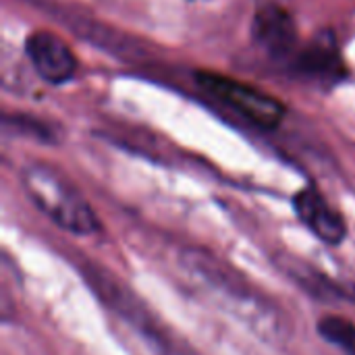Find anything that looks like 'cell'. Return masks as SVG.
Segmentation results:
<instances>
[{
  "label": "cell",
  "instance_id": "6da1fadb",
  "mask_svg": "<svg viewBox=\"0 0 355 355\" xmlns=\"http://www.w3.org/2000/svg\"><path fill=\"white\" fill-rule=\"evenodd\" d=\"M181 262L198 281V285H202L204 291H208L214 302L220 304V308L252 327L254 333L268 341L287 337L285 314L264 295L252 289V285L237 270H231L218 258L200 250L185 252Z\"/></svg>",
  "mask_w": 355,
  "mask_h": 355
},
{
  "label": "cell",
  "instance_id": "7a4b0ae2",
  "mask_svg": "<svg viewBox=\"0 0 355 355\" xmlns=\"http://www.w3.org/2000/svg\"><path fill=\"white\" fill-rule=\"evenodd\" d=\"M21 183L27 198L56 227L73 235H92L100 229L98 216L87 200L54 166L29 162L21 171Z\"/></svg>",
  "mask_w": 355,
  "mask_h": 355
},
{
  "label": "cell",
  "instance_id": "3957f363",
  "mask_svg": "<svg viewBox=\"0 0 355 355\" xmlns=\"http://www.w3.org/2000/svg\"><path fill=\"white\" fill-rule=\"evenodd\" d=\"M198 83L212 100L254 127L275 129L285 116V108L277 98L239 79L220 73H198Z\"/></svg>",
  "mask_w": 355,
  "mask_h": 355
},
{
  "label": "cell",
  "instance_id": "277c9868",
  "mask_svg": "<svg viewBox=\"0 0 355 355\" xmlns=\"http://www.w3.org/2000/svg\"><path fill=\"white\" fill-rule=\"evenodd\" d=\"M25 54L35 73L54 85L67 83L77 71V58L62 37L50 31H35L25 42Z\"/></svg>",
  "mask_w": 355,
  "mask_h": 355
},
{
  "label": "cell",
  "instance_id": "5b68a950",
  "mask_svg": "<svg viewBox=\"0 0 355 355\" xmlns=\"http://www.w3.org/2000/svg\"><path fill=\"white\" fill-rule=\"evenodd\" d=\"M293 206H295L300 220L320 241H324L329 245H337L345 239V235H347L345 218L327 202V198L318 189H314V187L302 189L295 196Z\"/></svg>",
  "mask_w": 355,
  "mask_h": 355
},
{
  "label": "cell",
  "instance_id": "8992f818",
  "mask_svg": "<svg viewBox=\"0 0 355 355\" xmlns=\"http://www.w3.org/2000/svg\"><path fill=\"white\" fill-rule=\"evenodd\" d=\"M254 35L264 46V50L272 58H279V60L291 56L295 48L293 21L283 8L275 4H268L262 10H258L256 23H254Z\"/></svg>",
  "mask_w": 355,
  "mask_h": 355
},
{
  "label": "cell",
  "instance_id": "52a82bcc",
  "mask_svg": "<svg viewBox=\"0 0 355 355\" xmlns=\"http://www.w3.org/2000/svg\"><path fill=\"white\" fill-rule=\"evenodd\" d=\"M318 331L329 343L337 345L345 354L355 355V324L352 320H345L339 316H329V318H322Z\"/></svg>",
  "mask_w": 355,
  "mask_h": 355
},
{
  "label": "cell",
  "instance_id": "ba28073f",
  "mask_svg": "<svg viewBox=\"0 0 355 355\" xmlns=\"http://www.w3.org/2000/svg\"><path fill=\"white\" fill-rule=\"evenodd\" d=\"M166 355H198V354H193L191 349H187L185 345H179L177 349H173L171 354H166Z\"/></svg>",
  "mask_w": 355,
  "mask_h": 355
}]
</instances>
